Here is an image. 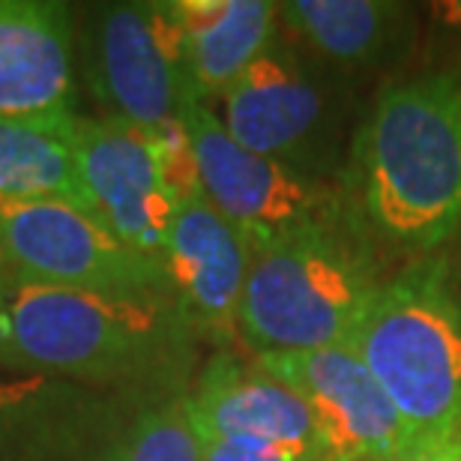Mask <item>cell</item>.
I'll return each mask as SVG.
<instances>
[{
    "instance_id": "6da1fadb",
    "label": "cell",
    "mask_w": 461,
    "mask_h": 461,
    "mask_svg": "<svg viewBox=\"0 0 461 461\" xmlns=\"http://www.w3.org/2000/svg\"><path fill=\"white\" fill-rule=\"evenodd\" d=\"M342 204L375 249L435 255L461 230V63L384 87L350 135Z\"/></svg>"
},
{
    "instance_id": "7a4b0ae2",
    "label": "cell",
    "mask_w": 461,
    "mask_h": 461,
    "mask_svg": "<svg viewBox=\"0 0 461 461\" xmlns=\"http://www.w3.org/2000/svg\"><path fill=\"white\" fill-rule=\"evenodd\" d=\"M198 339L165 297L13 279L0 291V372L96 390H189Z\"/></svg>"
},
{
    "instance_id": "3957f363",
    "label": "cell",
    "mask_w": 461,
    "mask_h": 461,
    "mask_svg": "<svg viewBox=\"0 0 461 461\" xmlns=\"http://www.w3.org/2000/svg\"><path fill=\"white\" fill-rule=\"evenodd\" d=\"M381 285L377 249L339 204L249 249L240 345L252 357L350 348Z\"/></svg>"
},
{
    "instance_id": "277c9868",
    "label": "cell",
    "mask_w": 461,
    "mask_h": 461,
    "mask_svg": "<svg viewBox=\"0 0 461 461\" xmlns=\"http://www.w3.org/2000/svg\"><path fill=\"white\" fill-rule=\"evenodd\" d=\"M0 461H201L189 390L0 381Z\"/></svg>"
},
{
    "instance_id": "5b68a950",
    "label": "cell",
    "mask_w": 461,
    "mask_h": 461,
    "mask_svg": "<svg viewBox=\"0 0 461 461\" xmlns=\"http://www.w3.org/2000/svg\"><path fill=\"white\" fill-rule=\"evenodd\" d=\"M350 350L422 440L461 435V264L422 255L384 279Z\"/></svg>"
},
{
    "instance_id": "8992f818",
    "label": "cell",
    "mask_w": 461,
    "mask_h": 461,
    "mask_svg": "<svg viewBox=\"0 0 461 461\" xmlns=\"http://www.w3.org/2000/svg\"><path fill=\"white\" fill-rule=\"evenodd\" d=\"M76 13L81 76L103 117L144 135L177 123L192 87L174 0H114Z\"/></svg>"
},
{
    "instance_id": "52a82bcc",
    "label": "cell",
    "mask_w": 461,
    "mask_h": 461,
    "mask_svg": "<svg viewBox=\"0 0 461 461\" xmlns=\"http://www.w3.org/2000/svg\"><path fill=\"white\" fill-rule=\"evenodd\" d=\"M219 108V120L246 150L324 183L342 168V112L330 72L285 33L228 90Z\"/></svg>"
},
{
    "instance_id": "ba28073f",
    "label": "cell",
    "mask_w": 461,
    "mask_h": 461,
    "mask_svg": "<svg viewBox=\"0 0 461 461\" xmlns=\"http://www.w3.org/2000/svg\"><path fill=\"white\" fill-rule=\"evenodd\" d=\"M0 252L18 282L171 300L162 264L129 249L85 207L63 201L0 207Z\"/></svg>"
},
{
    "instance_id": "9c48e42d",
    "label": "cell",
    "mask_w": 461,
    "mask_h": 461,
    "mask_svg": "<svg viewBox=\"0 0 461 461\" xmlns=\"http://www.w3.org/2000/svg\"><path fill=\"white\" fill-rule=\"evenodd\" d=\"M201 195L246 240L249 249L273 243L342 204L324 180L258 156L234 141L210 105L195 96L183 105Z\"/></svg>"
},
{
    "instance_id": "30bf717a",
    "label": "cell",
    "mask_w": 461,
    "mask_h": 461,
    "mask_svg": "<svg viewBox=\"0 0 461 461\" xmlns=\"http://www.w3.org/2000/svg\"><path fill=\"white\" fill-rule=\"evenodd\" d=\"M72 141L85 210L138 255L162 264L180 195L165 174L156 144L138 129L103 114H78Z\"/></svg>"
},
{
    "instance_id": "8fae6325",
    "label": "cell",
    "mask_w": 461,
    "mask_h": 461,
    "mask_svg": "<svg viewBox=\"0 0 461 461\" xmlns=\"http://www.w3.org/2000/svg\"><path fill=\"white\" fill-rule=\"evenodd\" d=\"M294 386L318 417L327 461H381L426 444L350 348L252 357Z\"/></svg>"
},
{
    "instance_id": "7c38bea8",
    "label": "cell",
    "mask_w": 461,
    "mask_h": 461,
    "mask_svg": "<svg viewBox=\"0 0 461 461\" xmlns=\"http://www.w3.org/2000/svg\"><path fill=\"white\" fill-rule=\"evenodd\" d=\"M189 417L201 438L327 461L324 435L306 399L237 350H213L198 366Z\"/></svg>"
},
{
    "instance_id": "4fadbf2b",
    "label": "cell",
    "mask_w": 461,
    "mask_h": 461,
    "mask_svg": "<svg viewBox=\"0 0 461 461\" xmlns=\"http://www.w3.org/2000/svg\"><path fill=\"white\" fill-rule=\"evenodd\" d=\"M171 303L201 345L234 350L249 246L201 195L180 201L162 252Z\"/></svg>"
},
{
    "instance_id": "5bb4252c",
    "label": "cell",
    "mask_w": 461,
    "mask_h": 461,
    "mask_svg": "<svg viewBox=\"0 0 461 461\" xmlns=\"http://www.w3.org/2000/svg\"><path fill=\"white\" fill-rule=\"evenodd\" d=\"M78 13L63 0H0V120H69Z\"/></svg>"
},
{
    "instance_id": "9a60e30c",
    "label": "cell",
    "mask_w": 461,
    "mask_h": 461,
    "mask_svg": "<svg viewBox=\"0 0 461 461\" xmlns=\"http://www.w3.org/2000/svg\"><path fill=\"white\" fill-rule=\"evenodd\" d=\"M282 33L330 76L354 78L393 69L411 54L420 6L402 0H285Z\"/></svg>"
},
{
    "instance_id": "2e32d148",
    "label": "cell",
    "mask_w": 461,
    "mask_h": 461,
    "mask_svg": "<svg viewBox=\"0 0 461 461\" xmlns=\"http://www.w3.org/2000/svg\"><path fill=\"white\" fill-rule=\"evenodd\" d=\"M192 96L219 105L279 40V4L273 0H174Z\"/></svg>"
},
{
    "instance_id": "e0dca14e",
    "label": "cell",
    "mask_w": 461,
    "mask_h": 461,
    "mask_svg": "<svg viewBox=\"0 0 461 461\" xmlns=\"http://www.w3.org/2000/svg\"><path fill=\"white\" fill-rule=\"evenodd\" d=\"M78 114L69 120H0V207L45 201L85 207L72 141Z\"/></svg>"
},
{
    "instance_id": "ac0fdd59",
    "label": "cell",
    "mask_w": 461,
    "mask_h": 461,
    "mask_svg": "<svg viewBox=\"0 0 461 461\" xmlns=\"http://www.w3.org/2000/svg\"><path fill=\"white\" fill-rule=\"evenodd\" d=\"M201 461H312L291 453H270V449H255L243 444H230L219 438H201Z\"/></svg>"
},
{
    "instance_id": "d6986e66",
    "label": "cell",
    "mask_w": 461,
    "mask_h": 461,
    "mask_svg": "<svg viewBox=\"0 0 461 461\" xmlns=\"http://www.w3.org/2000/svg\"><path fill=\"white\" fill-rule=\"evenodd\" d=\"M381 461H461V435L447 440H426V444H417L399 456Z\"/></svg>"
},
{
    "instance_id": "ffe728a7",
    "label": "cell",
    "mask_w": 461,
    "mask_h": 461,
    "mask_svg": "<svg viewBox=\"0 0 461 461\" xmlns=\"http://www.w3.org/2000/svg\"><path fill=\"white\" fill-rule=\"evenodd\" d=\"M429 15H431V22L438 24L440 36H447V40L461 51V0L429 4Z\"/></svg>"
},
{
    "instance_id": "44dd1931",
    "label": "cell",
    "mask_w": 461,
    "mask_h": 461,
    "mask_svg": "<svg viewBox=\"0 0 461 461\" xmlns=\"http://www.w3.org/2000/svg\"><path fill=\"white\" fill-rule=\"evenodd\" d=\"M9 282H13V270H9V264H6L4 252H0V291H4Z\"/></svg>"
}]
</instances>
